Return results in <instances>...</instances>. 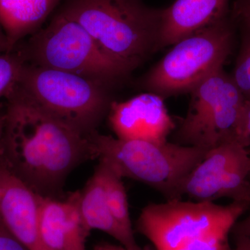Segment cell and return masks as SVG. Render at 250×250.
Here are the masks:
<instances>
[{"label": "cell", "mask_w": 250, "mask_h": 250, "mask_svg": "<svg viewBox=\"0 0 250 250\" xmlns=\"http://www.w3.org/2000/svg\"><path fill=\"white\" fill-rule=\"evenodd\" d=\"M235 236H244L250 238V214L246 218L237 222L232 229Z\"/></svg>", "instance_id": "cell-23"}, {"label": "cell", "mask_w": 250, "mask_h": 250, "mask_svg": "<svg viewBox=\"0 0 250 250\" xmlns=\"http://www.w3.org/2000/svg\"><path fill=\"white\" fill-rule=\"evenodd\" d=\"M6 52H10L9 43L4 31L0 26V54Z\"/></svg>", "instance_id": "cell-24"}, {"label": "cell", "mask_w": 250, "mask_h": 250, "mask_svg": "<svg viewBox=\"0 0 250 250\" xmlns=\"http://www.w3.org/2000/svg\"><path fill=\"white\" fill-rule=\"evenodd\" d=\"M233 41V21L229 18L181 39L147 72L143 87L164 98L190 93L223 68Z\"/></svg>", "instance_id": "cell-6"}, {"label": "cell", "mask_w": 250, "mask_h": 250, "mask_svg": "<svg viewBox=\"0 0 250 250\" xmlns=\"http://www.w3.org/2000/svg\"><path fill=\"white\" fill-rule=\"evenodd\" d=\"M41 199L0 161V217L27 250H49L41 235Z\"/></svg>", "instance_id": "cell-11"}, {"label": "cell", "mask_w": 250, "mask_h": 250, "mask_svg": "<svg viewBox=\"0 0 250 250\" xmlns=\"http://www.w3.org/2000/svg\"><path fill=\"white\" fill-rule=\"evenodd\" d=\"M0 250H27L15 237L0 217Z\"/></svg>", "instance_id": "cell-22"}, {"label": "cell", "mask_w": 250, "mask_h": 250, "mask_svg": "<svg viewBox=\"0 0 250 250\" xmlns=\"http://www.w3.org/2000/svg\"><path fill=\"white\" fill-rule=\"evenodd\" d=\"M95 250H127L123 246H117L108 243H101L95 246Z\"/></svg>", "instance_id": "cell-25"}, {"label": "cell", "mask_w": 250, "mask_h": 250, "mask_svg": "<svg viewBox=\"0 0 250 250\" xmlns=\"http://www.w3.org/2000/svg\"><path fill=\"white\" fill-rule=\"evenodd\" d=\"M174 250H231L228 236L202 238Z\"/></svg>", "instance_id": "cell-19"}, {"label": "cell", "mask_w": 250, "mask_h": 250, "mask_svg": "<svg viewBox=\"0 0 250 250\" xmlns=\"http://www.w3.org/2000/svg\"><path fill=\"white\" fill-rule=\"evenodd\" d=\"M190 94L188 109L176 131L174 143L210 150L237 141L246 100L231 75L220 69Z\"/></svg>", "instance_id": "cell-8"}, {"label": "cell", "mask_w": 250, "mask_h": 250, "mask_svg": "<svg viewBox=\"0 0 250 250\" xmlns=\"http://www.w3.org/2000/svg\"><path fill=\"white\" fill-rule=\"evenodd\" d=\"M237 142L250 149V100H246L237 132Z\"/></svg>", "instance_id": "cell-21"}, {"label": "cell", "mask_w": 250, "mask_h": 250, "mask_svg": "<svg viewBox=\"0 0 250 250\" xmlns=\"http://www.w3.org/2000/svg\"><path fill=\"white\" fill-rule=\"evenodd\" d=\"M24 62L22 55L15 49L0 54V99L6 98L14 88Z\"/></svg>", "instance_id": "cell-18"}, {"label": "cell", "mask_w": 250, "mask_h": 250, "mask_svg": "<svg viewBox=\"0 0 250 250\" xmlns=\"http://www.w3.org/2000/svg\"><path fill=\"white\" fill-rule=\"evenodd\" d=\"M18 52L27 63L75 74L110 88L129 76L84 28L58 11Z\"/></svg>", "instance_id": "cell-5"}, {"label": "cell", "mask_w": 250, "mask_h": 250, "mask_svg": "<svg viewBox=\"0 0 250 250\" xmlns=\"http://www.w3.org/2000/svg\"><path fill=\"white\" fill-rule=\"evenodd\" d=\"M96 169L101 174L106 200L113 218L126 233L134 236L123 178L104 161H100Z\"/></svg>", "instance_id": "cell-16"}, {"label": "cell", "mask_w": 250, "mask_h": 250, "mask_svg": "<svg viewBox=\"0 0 250 250\" xmlns=\"http://www.w3.org/2000/svg\"><path fill=\"white\" fill-rule=\"evenodd\" d=\"M181 197L198 202L229 198L250 207V151L237 141L210 149L188 175Z\"/></svg>", "instance_id": "cell-9"}, {"label": "cell", "mask_w": 250, "mask_h": 250, "mask_svg": "<svg viewBox=\"0 0 250 250\" xmlns=\"http://www.w3.org/2000/svg\"><path fill=\"white\" fill-rule=\"evenodd\" d=\"M231 78L246 100H250V33L243 31L241 47Z\"/></svg>", "instance_id": "cell-17"}, {"label": "cell", "mask_w": 250, "mask_h": 250, "mask_svg": "<svg viewBox=\"0 0 250 250\" xmlns=\"http://www.w3.org/2000/svg\"><path fill=\"white\" fill-rule=\"evenodd\" d=\"M78 191L65 200L41 196V231L49 250H85V231L79 211Z\"/></svg>", "instance_id": "cell-12"}, {"label": "cell", "mask_w": 250, "mask_h": 250, "mask_svg": "<svg viewBox=\"0 0 250 250\" xmlns=\"http://www.w3.org/2000/svg\"><path fill=\"white\" fill-rule=\"evenodd\" d=\"M229 0H175L164 9L159 49L228 18Z\"/></svg>", "instance_id": "cell-13"}, {"label": "cell", "mask_w": 250, "mask_h": 250, "mask_svg": "<svg viewBox=\"0 0 250 250\" xmlns=\"http://www.w3.org/2000/svg\"><path fill=\"white\" fill-rule=\"evenodd\" d=\"M232 21L241 25L242 30L250 33V0H235Z\"/></svg>", "instance_id": "cell-20"}, {"label": "cell", "mask_w": 250, "mask_h": 250, "mask_svg": "<svg viewBox=\"0 0 250 250\" xmlns=\"http://www.w3.org/2000/svg\"><path fill=\"white\" fill-rule=\"evenodd\" d=\"M57 11L84 28L128 75L159 49L164 9L143 0H62Z\"/></svg>", "instance_id": "cell-2"}, {"label": "cell", "mask_w": 250, "mask_h": 250, "mask_svg": "<svg viewBox=\"0 0 250 250\" xmlns=\"http://www.w3.org/2000/svg\"><path fill=\"white\" fill-rule=\"evenodd\" d=\"M108 116L118 139L164 143L176 129L164 98L151 92L122 103L113 101Z\"/></svg>", "instance_id": "cell-10"}, {"label": "cell", "mask_w": 250, "mask_h": 250, "mask_svg": "<svg viewBox=\"0 0 250 250\" xmlns=\"http://www.w3.org/2000/svg\"><path fill=\"white\" fill-rule=\"evenodd\" d=\"M3 126H4V116H0V141L2 136Z\"/></svg>", "instance_id": "cell-26"}, {"label": "cell", "mask_w": 250, "mask_h": 250, "mask_svg": "<svg viewBox=\"0 0 250 250\" xmlns=\"http://www.w3.org/2000/svg\"><path fill=\"white\" fill-rule=\"evenodd\" d=\"M245 238V250H250V238L244 236Z\"/></svg>", "instance_id": "cell-27"}, {"label": "cell", "mask_w": 250, "mask_h": 250, "mask_svg": "<svg viewBox=\"0 0 250 250\" xmlns=\"http://www.w3.org/2000/svg\"><path fill=\"white\" fill-rule=\"evenodd\" d=\"M88 138L94 158L107 164L122 178L155 189L167 201L182 199L184 181L209 151L168 141L118 139L97 131Z\"/></svg>", "instance_id": "cell-3"}, {"label": "cell", "mask_w": 250, "mask_h": 250, "mask_svg": "<svg viewBox=\"0 0 250 250\" xmlns=\"http://www.w3.org/2000/svg\"><path fill=\"white\" fill-rule=\"evenodd\" d=\"M62 0H0V26L9 50L42 28Z\"/></svg>", "instance_id": "cell-15"}, {"label": "cell", "mask_w": 250, "mask_h": 250, "mask_svg": "<svg viewBox=\"0 0 250 250\" xmlns=\"http://www.w3.org/2000/svg\"><path fill=\"white\" fill-rule=\"evenodd\" d=\"M249 206L232 202L182 201L149 204L143 208L136 228L156 250H174L210 237L228 236Z\"/></svg>", "instance_id": "cell-7"}, {"label": "cell", "mask_w": 250, "mask_h": 250, "mask_svg": "<svg viewBox=\"0 0 250 250\" xmlns=\"http://www.w3.org/2000/svg\"><path fill=\"white\" fill-rule=\"evenodd\" d=\"M0 141V161L42 197L59 198L66 178L93 159L88 136L50 116L14 86Z\"/></svg>", "instance_id": "cell-1"}, {"label": "cell", "mask_w": 250, "mask_h": 250, "mask_svg": "<svg viewBox=\"0 0 250 250\" xmlns=\"http://www.w3.org/2000/svg\"><path fill=\"white\" fill-rule=\"evenodd\" d=\"M79 211L85 231L99 230L107 233L127 250H143L131 236L121 228L112 215L101 174L96 169L82 191H78Z\"/></svg>", "instance_id": "cell-14"}, {"label": "cell", "mask_w": 250, "mask_h": 250, "mask_svg": "<svg viewBox=\"0 0 250 250\" xmlns=\"http://www.w3.org/2000/svg\"><path fill=\"white\" fill-rule=\"evenodd\" d=\"M15 87L41 109L84 136L97 131L113 103L107 85L26 62Z\"/></svg>", "instance_id": "cell-4"}]
</instances>
